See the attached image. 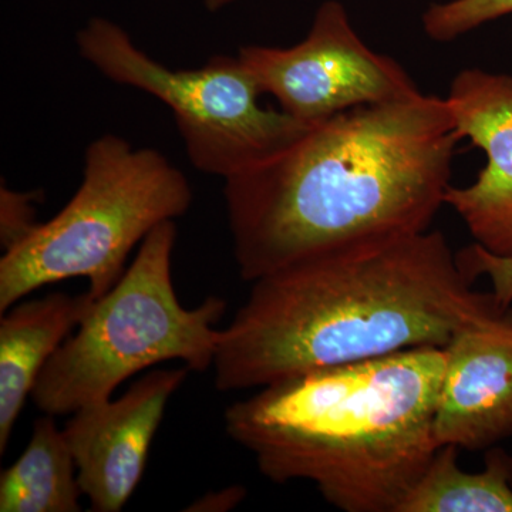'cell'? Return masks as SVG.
<instances>
[{
    "mask_svg": "<svg viewBox=\"0 0 512 512\" xmlns=\"http://www.w3.org/2000/svg\"><path fill=\"white\" fill-rule=\"evenodd\" d=\"M511 13L512 0H447L431 5L421 22L429 39L444 43Z\"/></svg>",
    "mask_w": 512,
    "mask_h": 512,
    "instance_id": "5bb4252c",
    "label": "cell"
},
{
    "mask_svg": "<svg viewBox=\"0 0 512 512\" xmlns=\"http://www.w3.org/2000/svg\"><path fill=\"white\" fill-rule=\"evenodd\" d=\"M192 197L190 181L160 151L134 147L117 134L96 138L70 201L0 259V312L72 278H86L97 301L126 272L133 248L187 214Z\"/></svg>",
    "mask_w": 512,
    "mask_h": 512,
    "instance_id": "277c9868",
    "label": "cell"
},
{
    "mask_svg": "<svg viewBox=\"0 0 512 512\" xmlns=\"http://www.w3.org/2000/svg\"><path fill=\"white\" fill-rule=\"evenodd\" d=\"M458 259L468 278L476 281L480 276H487L493 286L495 301L508 309L512 303V258L490 254L480 245L471 244L458 252Z\"/></svg>",
    "mask_w": 512,
    "mask_h": 512,
    "instance_id": "2e32d148",
    "label": "cell"
},
{
    "mask_svg": "<svg viewBox=\"0 0 512 512\" xmlns=\"http://www.w3.org/2000/svg\"><path fill=\"white\" fill-rule=\"evenodd\" d=\"M458 133L446 97L423 92L313 124L264 163L224 180L242 279L429 231L446 205Z\"/></svg>",
    "mask_w": 512,
    "mask_h": 512,
    "instance_id": "6da1fadb",
    "label": "cell"
},
{
    "mask_svg": "<svg viewBox=\"0 0 512 512\" xmlns=\"http://www.w3.org/2000/svg\"><path fill=\"white\" fill-rule=\"evenodd\" d=\"M232 2H235V0H204L205 6H207V9L211 10V12L225 8V6Z\"/></svg>",
    "mask_w": 512,
    "mask_h": 512,
    "instance_id": "ac0fdd59",
    "label": "cell"
},
{
    "mask_svg": "<svg viewBox=\"0 0 512 512\" xmlns=\"http://www.w3.org/2000/svg\"><path fill=\"white\" fill-rule=\"evenodd\" d=\"M458 448L441 446L399 512H512V460L491 451L481 471L458 466Z\"/></svg>",
    "mask_w": 512,
    "mask_h": 512,
    "instance_id": "4fadbf2b",
    "label": "cell"
},
{
    "mask_svg": "<svg viewBox=\"0 0 512 512\" xmlns=\"http://www.w3.org/2000/svg\"><path fill=\"white\" fill-rule=\"evenodd\" d=\"M446 100L461 138L481 148L487 164L473 184H451L444 202L464 222L474 244L512 258V76L476 67L461 70Z\"/></svg>",
    "mask_w": 512,
    "mask_h": 512,
    "instance_id": "9c48e42d",
    "label": "cell"
},
{
    "mask_svg": "<svg viewBox=\"0 0 512 512\" xmlns=\"http://www.w3.org/2000/svg\"><path fill=\"white\" fill-rule=\"evenodd\" d=\"M247 497V490L241 485H231L224 490L204 495L198 498L194 504L187 508V511L200 512H225L237 507Z\"/></svg>",
    "mask_w": 512,
    "mask_h": 512,
    "instance_id": "e0dca14e",
    "label": "cell"
},
{
    "mask_svg": "<svg viewBox=\"0 0 512 512\" xmlns=\"http://www.w3.org/2000/svg\"><path fill=\"white\" fill-rule=\"evenodd\" d=\"M76 45L111 82L146 92L173 111L185 153L204 174L227 180L281 153L313 126L262 106L264 92L238 55L211 57L198 69H170L104 18L90 19Z\"/></svg>",
    "mask_w": 512,
    "mask_h": 512,
    "instance_id": "8992f818",
    "label": "cell"
},
{
    "mask_svg": "<svg viewBox=\"0 0 512 512\" xmlns=\"http://www.w3.org/2000/svg\"><path fill=\"white\" fill-rule=\"evenodd\" d=\"M238 56L264 94L274 97L284 113L309 124L421 92L402 64L363 42L339 0L319 6L298 45L245 46Z\"/></svg>",
    "mask_w": 512,
    "mask_h": 512,
    "instance_id": "52a82bcc",
    "label": "cell"
},
{
    "mask_svg": "<svg viewBox=\"0 0 512 512\" xmlns=\"http://www.w3.org/2000/svg\"><path fill=\"white\" fill-rule=\"evenodd\" d=\"M434 436L439 446L488 450L512 439V311L458 330L446 346Z\"/></svg>",
    "mask_w": 512,
    "mask_h": 512,
    "instance_id": "30bf717a",
    "label": "cell"
},
{
    "mask_svg": "<svg viewBox=\"0 0 512 512\" xmlns=\"http://www.w3.org/2000/svg\"><path fill=\"white\" fill-rule=\"evenodd\" d=\"M39 192H22L2 184L0 187V244L3 251L18 247L35 232L36 202Z\"/></svg>",
    "mask_w": 512,
    "mask_h": 512,
    "instance_id": "9a60e30c",
    "label": "cell"
},
{
    "mask_svg": "<svg viewBox=\"0 0 512 512\" xmlns=\"http://www.w3.org/2000/svg\"><path fill=\"white\" fill-rule=\"evenodd\" d=\"M471 285L446 237L431 229L286 266L252 282L220 330L215 386L262 389L323 367L446 348L458 330L505 311Z\"/></svg>",
    "mask_w": 512,
    "mask_h": 512,
    "instance_id": "7a4b0ae2",
    "label": "cell"
},
{
    "mask_svg": "<svg viewBox=\"0 0 512 512\" xmlns=\"http://www.w3.org/2000/svg\"><path fill=\"white\" fill-rule=\"evenodd\" d=\"M188 372L187 366L151 370L119 399L83 407L67 421L64 436L90 511L123 510L144 476L167 404Z\"/></svg>",
    "mask_w": 512,
    "mask_h": 512,
    "instance_id": "ba28073f",
    "label": "cell"
},
{
    "mask_svg": "<svg viewBox=\"0 0 512 512\" xmlns=\"http://www.w3.org/2000/svg\"><path fill=\"white\" fill-rule=\"evenodd\" d=\"M175 239V221L154 229L119 282L93 302L37 379L40 412L64 416L106 402L130 377L170 360L194 372L214 365L215 325L227 302L211 296L197 308L181 305L171 274Z\"/></svg>",
    "mask_w": 512,
    "mask_h": 512,
    "instance_id": "5b68a950",
    "label": "cell"
},
{
    "mask_svg": "<svg viewBox=\"0 0 512 512\" xmlns=\"http://www.w3.org/2000/svg\"><path fill=\"white\" fill-rule=\"evenodd\" d=\"M90 293L18 302L0 320V454L49 360L92 308Z\"/></svg>",
    "mask_w": 512,
    "mask_h": 512,
    "instance_id": "8fae6325",
    "label": "cell"
},
{
    "mask_svg": "<svg viewBox=\"0 0 512 512\" xmlns=\"http://www.w3.org/2000/svg\"><path fill=\"white\" fill-rule=\"evenodd\" d=\"M446 349L420 346L323 367L232 403L225 429L262 476L305 480L345 512H399L440 446Z\"/></svg>",
    "mask_w": 512,
    "mask_h": 512,
    "instance_id": "3957f363",
    "label": "cell"
},
{
    "mask_svg": "<svg viewBox=\"0 0 512 512\" xmlns=\"http://www.w3.org/2000/svg\"><path fill=\"white\" fill-rule=\"evenodd\" d=\"M76 463L55 416L36 420L28 446L0 476V512H79Z\"/></svg>",
    "mask_w": 512,
    "mask_h": 512,
    "instance_id": "7c38bea8",
    "label": "cell"
}]
</instances>
